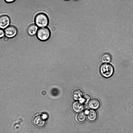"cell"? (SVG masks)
I'll use <instances>...</instances> for the list:
<instances>
[{"label":"cell","instance_id":"9a60e30c","mask_svg":"<svg viewBox=\"0 0 133 133\" xmlns=\"http://www.w3.org/2000/svg\"><path fill=\"white\" fill-rule=\"evenodd\" d=\"M40 92L41 96L43 97H45L47 95V92L45 89L42 90Z\"/></svg>","mask_w":133,"mask_h":133},{"label":"cell","instance_id":"9c48e42d","mask_svg":"<svg viewBox=\"0 0 133 133\" xmlns=\"http://www.w3.org/2000/svg\"><path fill=\"white\" fill-rule=\"evenodd\" d=\"M101 105L100 100L96 98H93L90 100L88 103V106L91 109H96L98 108Z\"/></svg>","mask_w":133,"mask_h":133},{"label":"cell","instance_id":"ffe728a7","mask_svg":"<svg viewBox=\"0 0 133 133\" xmlns=\"http://www.w3.org/2000/svg\"></svg>","mask_w":133,"mask_h":133},{"label":"cell","instance_id":"3957f363","mask_svg":"<svg viewBox=\"0 0 133 133\" xmlns=\"http://www.w3.org/2000/svg\"><path fill=\"white\" fill-rule=\"evenodd\" d=\"M50 32L49 29L46 27L39 28L36 33V36L38 39L40 41H45L47 40L50 37Z\"/></svg>","mask_w":133,"mask_h":133},{"label":"cell","instance_id":"6da1fadb","mask_svg":"<svg viewBox=\"0 0 133 133\" xmlns=\"http://www.w3.org/2000/svg\"><path fill=\"white\" fill-rule=\"evenodd\" d=\"M99 71L101 75L105 78L110 77L113 74L114 69L113 66L108 63H103L101 65Z\"/></svg>","mask_w":133,"mask_h":133},{"label":"cell","instance_id":"ac0fdd59","mask_svg":"<svg viewBox=\"0 0 133 133\" xmlns=\"http://www.w3.org/2000/svg\"><path fill=\"white\" fill-rule=\"evenodd\" d=\"M5 1L8 3H10L14 1L15 0H4Z\"/></svg>","mask_w":133,"mask_h":133},{"label":"cell","instance_id":"277c9868","mask_svg":"<svg viewBox=\"0 0 133 133\" xmlns=\"http://www.w3.org/2000/svg\"><path fill=\"white\" fill-rule=\"evenodd\" d=\"M46 115H38L34 117L32 121L34 124L37 127L42 128L43 127L46 123Z\"/></svg>","mask_w":133,"mask_h":133},{"label":"cell","instance_id":"2e32d148","mask_svg":"<svg viewBox=\"0 0 133 133\" xmlns=\"http://www.w3.org/2000/svg\"><path fill=\"white\" fill-rule=\"evenodd\" d=\"M4 35V32L3 30L0 28V38L3 37Z\"/></svg>","mask_w":133,"mask_h":133},{"label":"cell","instance_id":"7a4b0ae2","mask_svg":"<svg viewBox=\"0 0 133 133\" xmlns=\"http://www.w3.org/2000/svg\"><path fill=\"white\" fill-rule=\"evenodd\" d=\"M35 22L37 26L43 28L48 25L49 22L48 18L45 14L39 13L36 15L35 17Z\"/></svg>","mask_w":133,"mask_h":133},{"label":"cell","instance_id":"5bb4252c","mask_svg":"<svg viewBox=\"0 0 133 133\" xmlns=\"http://www.w3.org/2000/svg\"><path fill=\"white\" fill-rule=\"evenodd\" d=\"M91 98L90 95L88 94H86L83 95L80 101L84 104H87L88 103Z\"/></svg>","mask_w":133,"mask_h":133},{"label":"cell","instance_id":"d6986e66","mask_svg":"<svg viewBox=\"0 0 133 133\" xmlns=\"http://www.w3.org/2000/svg\"></svg>","mask_w":133,"mask_h":133},{"label":"cell","instance_id":"e0dca14e","mask_svg":"<svg viewBox=\"0 0 133 133\" xmlns=\"http://www.w3.org/2000/svg\"><path fill=\"white\" fill-rule=\"evenodd\" d=\"M9 38L8 37L5 36L3 38V40L4 41L6 42L8 41Z\"/></svg>","mask_w":133,"mask_h":133},{"label":"cell","instance_id":"7c38bea8","mask_svg":"<svg viewBox=\"0 0 133 133\" xmlns=\"http://www.w3.org/2000/svg\"><path fill=\"white\" fill-rule=\"evenodd\" d=\"M112 57L110 54L108 53H104L101 56V59L102 63H109L111 60Z\"/></svg>","mask_w":133,"mask_h":133},{"label":"cell","instance_id":"52a82bcc","mask_svg":"<svg viewBox=\"0 0 133 133\" xmlns=\"http://www.w3.org/2000/svg\"><path fill=\"white\" fill-rule=\"evenodd\" d=\"M72 108L75 112H79L83 110L84 105L81 101H74L72 103Z\"/></svg>","mask_w":133,"mask_h":133},{"label":"cell","instance_id":"4fadbf2b","mask_svg":"<svg viewBox=\"0 0 133 133\" xmlns=\"http://www.w3.org/2000/svg\"><path fill=\"white\" fill-rule=\"evenodd\" d=\"M86 114L85 111L79 112L77 116V121L80 123H83L86 120Z\"/></svg>","mask_w":133,"mask_h":133},{"label":"cell","instance_id":"8992f818","mask_svg":"<svg viewBox=\"0 0 133 133\" xmlns=\"http://www.w3.org/2000/svg\"><path fill=\"white\" fill-rule=\"evenodd\" d=\"M17 29L13 25H10L6 27L5 29L4 32L6 36L11 37L14 36L17 33Z\"/></svg>","mask_w":133,"mask_h":133},{"label":"cell","instance_id":"ba28073f","mask_svg":"<svg viewBox=\"0 0 133 133\" xmlns=\"http://www.w3.org/2000/svg\"><path fill=\"white\" fill-rule=\"evenodd\" d=\"M10 22V18L7 15H3L0 16V27L4 28L8 26Z\"/></svg>","mask_w":133,"mask_h":133},{"label":"cell","instance_id":"5b68a950","mask_svg":"<svg viewBox=\"0 0 133 133\" xmlns=\"http://www.w3.org/2000/svg\"><path fill=\"white\" fill-rule=\"evenodd\" d=\"M88 120L91 122L95 121L98 117V113L95 109H90L85 111Z\"/></svg>","mask_w":133,"mask_h":133},{"label":"cell","instance_id":"30bf717a","mask_svg":"<svg viewBox=\"0 0 133 133\" xmlns=\"http://www.w3.org/2000/svg\"><path fill=\"white\" fill-rule=\"evenodd\" d=\"M83 92L80 89H75L72 93V96L74 99L75 100L81 99L82 98Z\"/></svg>","mask_w":133,"mask_h":133},{"label":"cell","instance_id":"44dd1931","mask_svg":"<svg viewBox=\"0 0 133 133\" xmlns=\"http://www.w3.org/2000/svg\"></svg>","mask_w":133,"mask_h":133},{"label":"cell","instance_id":"8fae6325","mask_svg":"<svg viewBox=\"0 0 133 133\" xmlns=\"http://www.w3.org/2000/svg\"><path fill=\"white\" fill-rule=\"evenodd\" d=\"M38 29L37 26L34 24H32L29 26L27 29V31L29 34L33 35L37 32Z\"/></svg>","mask_w":133,"mask_h":133}]
</instances>
